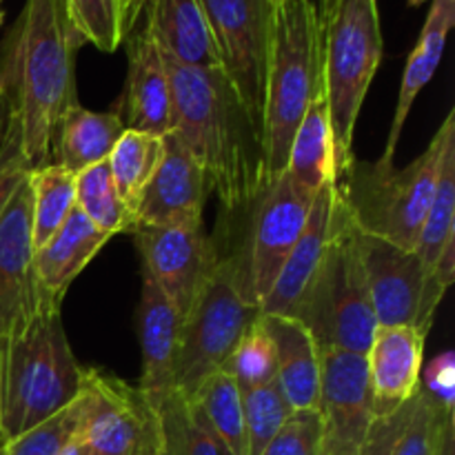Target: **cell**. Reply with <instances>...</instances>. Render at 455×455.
Here are the masks:
<instances>
[{
  "label": "cell",
  "instance_id": "22",
  "mask_svg": "<svg viewBox=\"0 0 455 455\" xmlns=\"http://www.w3.org/2000/svg\"><path fill=\"white\" fill-rule=\"evenodd\" d=\"M453 20L455 0H434V7H431L429 16H427L418 44L413 47L407 67H404L398 102H395V114L394 120H391L389 136H387L385 154L380 156V160H376L380 167H394V156L395 149H398L400 136H403L404 123H407L409 114H411L416 98L429 84L440 60H443L444 44H447V36L451 31Z\"/></svg>",
  "mask_w": 455,
  "mask_h": 455
},
{
  "label": "cell",
  "instance_id": "16",
  "mask_svg": "<svg viewBox=\"0 0 455 455\" xmlns=\"http://www.w3.org/2000/svg\"><path fill=\"white\" fill-rule=\"evenodd\" d=\"M207 194L203 167L173 133H167L163 163L138 200L136 227L203 225Z\"/></svg>",
  "mask_w": 455,
  "mask_h": 455
},
{
  "label": "cell",
  "instance_id": "15",
  "mask_svg": "<svg viewBox=\"0 0 455 455\" xmlns=\"http://www.w3.org/2000/svg\"><path fill=\"white\" fill-rule=\"evenodd\" d=\"M44 300L56 298L44 293L36 280L27 178L0 218V340L20 327Z\"/></svg>",
  "mask_w": 455,
  "mask_h": 455
},
{
  "label": "cell",
  "instance_id": "49",
  "mask_svg": "<svg viewBox=\"0 0 455 455\" xmlns=\"http://www.w3.org/2000/svg\"><path fill=\"white\" fill-rule=\"evenodd\" d=\"M318 3H323V4H324V3H329V0H318Z\"/></svg>",
  "mask_w": 455,
  "mask_h": 455
},
{
  "label": "cell",
  "instance_id": "34",
  "mask_svg": "<svg viewBox=\"0 0 455 455\" xmlns=\"http://www.w3.org/2000/svg\"><path fill=\"white\" fill-rule=\"evenodd\" d=\"M227 373L235 380L240 391H251L262 385H269L278 376V363H275V347L271 336L267 333L262 318H258L251 327L244 331L240 342L235 345L234 354L225 363Z\"/></svg>",
  "mask_w": 455,
  "mask_h": 455
},
{
  "label": "cell",
  "instance_id": "31",
  "mask_svg": "<svg viewBox=\"0 0 455 455\" xmlns=\"http://www.w3.org/2000/svg\"><path fill=\"white\" fill-rule=\"evenodd\" d=\"M76 207L107 235L132 234L138 225L136 213L123 203L116 189L107 160L76 173Z\"/></svg>",
  "mask_w": 455,
  "mask_h": 455
},
{
  "label": "cell",
  "instance_id": "8",
  "mask_svg": "<svg viewBox=\"0 0 455 455\" xmlns=\"http://www.w3.org/2000/svg\"><path fill=\"white\" fill-rule=\"evenodd\" d=\"M260 307L249 298L235 258L220 256L194 307L182 320L173 367V391L189 398L200 382L220 371Z\"/></svg>",
  "mask_w": 455,
  "mask_h": 455
},
{
  "label": "cell",
  "instance_id": "48",
  "mask_svg": "<svg viewBox=\"0 0 455 455\" xmlns=\"http://www.w3.org/2000/svg\"><path fill=\"white\" fill-rule=\"evenodd\" d=\"M0 25H3V0H0Z\"/></svg>",
  "mask_w": 455,
  "mask_h": 455
},
{
  "label": "cell",
  "instance_id": "2",
  "mask_svg": "<svg viewBox=\"0 0 455 455\" xmlns=\"http://www.w3.org/2000/svg\"><path fill=\"white\" fill-rule=\"evenodd\" d=\"M163 60L173 93L172 133L203 167L225 216H243L269 187L260 132L222 71Z\"/></svg>",
  "mask_w": 455,
  "mask_h": 455
},
{
  "label": "cell",
  "instance_id": "26",
  "mask_svg": "<svg viewBox=\"0 0 455 455\" xmlns=\"http://www.w3.org/2000/svg\"><path fill=\"white\" fill-rule=\"evenodd\" d=\"M293 182L318 194L327 182H338L336 142L329 123L324 93L311 100L293 133L284 172Z\"/></svg>",
  "mask_w": 455,
  "mask_h": 455
},
{
  "label": "cell",
  "instance_id": "9",
  "mask_svg": "<svg viewBox=\"0 0 455 455\" xmlns=\"http://www.w3.org/2000/svg\"><path fill=\"white\" fill-rule=\"evenodd\" d=\"M80 440L89 455H160L163 429L158 407L138 387L84 369Z\"/></svg>",
  "mask_w": 455,
  "mask_h": 455
},
{
  "label": "cell",
  "instance_id": "43",
  "mask_svg": "<svg viewBox=\"0 0 455 455\" xmlns=\"http://www.w3.org/2000/svg\"><path fill=\"white\" fill-rule=\"evenodd\" d=\"M147 0H120V18H123V34L127 38L129 34H133L136 29V22L140 12L145 9Z\"/></svg>",
  "mask_w": 455,
  "mask_h": 455
},
{
  "label": "cell",
  "instance_id": "4",
  "mask_svg": "<svg viewBox=\"0 0 455 455\" xmlns=\"http://www.w3.org/2000/svg\"><path fill=\"white\" fill-rule=\"evenodd\" d=\"M323 92V3L275 0L262 102L267 185L287 167L293 133Z\"/></svg>",
  "mask_w": 455,
  "mask_h": 455
},
{
  "label": "cell",
  "instance_id": "12",
  "mask_svg": "<svg viewBox=\"0 0 455 455\" xmlns=\"http://www.w3.org/2000/svg\"><path fill=\"white\" fill-rule=\"evenodd\" d=\"M314 200V191L305 189L283 173L258 196L247 212V249L243 258H235V262L240 267L244 289L258 307L271 291L289 253L296 247Z\"/></svg>",
  "mask_w": 455,
  "mask_h": 455
},
{
  "label": "cell",
  "instance_id": "40",
  "mask_svg": "<svg viewBox=\"0 0 455 455\" xmlns=\"http://www.w3.org/2000/svg\"><path fill=\"white\" fill-rule=\"evenodd\" d=\"M418 395V394H416ZM416 395L409 403L395 411L385 413V416H376L371 429H369L367 440H364L363 449L358 455H394L395 447H398L400 438H403L404 429L409 425L413 407H416Z\"/></svg>",
  "mask_w": 455,
  "mask_h": 455
},
{
  "label": "cell",
  "instance_id": "19",
  "mask_svg": "<svg viewBox=\"0 0 455 455\" xmlns=\"http://www.w3.org/2000/svg\"><path fill=\"white\" fill-rule=\"evenodd\" d=\"M427 336L413 327H378L367 360L376 416L395 411L422 387Z\"/></svg>",
  "mask_w": 455,
  "mask_h": 455
},
{
  "label": "cell",
  "instance_id": "1",
  "mask_svg": "<svg viewBox=\"0 0 455 455\" xmlns=\"http://www.w3.org/2000/svg\"><path fill=\"white\" fill-rule=\"evenodd\" d=\"M84 38L65 0H25L0 58L12 120L31 169L53 163L58 124L76 98V53Z\"/></svg>",
  "mask_w": 455,
  "mask_h": 455
},
{
  "label": "cell",
  "instance_id": "28",
  "mask_svg": "<svg viewBox=\"0 0 455 455\" xmlns=\"http://www.w3.org/2000/svg\"><path fill=\"white\" fill-rule=\"evenodd\" d=\"M154 404L158 407L163 429L160 455H234L185 394L169 391Z\"/></svg>",
  "mask_w": 455,
  "mask_h": 455
},
{
  "label": "cell",
  "instance_id": "50",
  "mask_svg": "<svg viewBox=\"0 0 455 455\" xmlns=\"http://www.w3.org/2000/svg\"><path fill=\"white\" fill-rule=\"evenodd\" d=\"M0 455H4V447H3V449H0Z\"/></svg>",
  "mask_w": 455,
  "mask_h": 455
},
{
  "label": "cell",
  "instance_id": "6",
  "mask_svg": "<svg viewBox=\"0 0 455 455\" xmlns=\"http://www.w3.org/2000/svg\"><path fill=\"white\" fill-rule=\"evenodd\" d=\"M382 60L378 0L323 4V93L336 142L338 178L351 167L354 133L371 80Z\"/></svg>",
  "mask_w": 455,
  "mask_h": 455
},
{
  "label": "cell",
  "instance_id": "23",
  "mask_svg": "<svg viewBox=\"0 0 455 455\" xmlns=\"http://www.w3.org/2000/svg\"><path fill=\"white\" fill-rule=\"evenodd\" d=\"M109 238L111 235L96 229L76 207L65 225L34 251V271L40 289L56 300H62L71 283L100 253Z\"/></svg>",
  "mask_w": 455,
  "mask_h": 455
},
{
  "label": "cell",
  "instance_id": "41",
  "mask_svg": "<svg viewBox=\"0 0 455 455\" xmlns=\"http://www.w3.org/2000/svg\"><path fill=\"white\" fill-rule=\"evenodd\" d=\"M422 389L431 395L435 404L444 411H453L455 407V360L451 351L438 355L427 367L422 376Z\"/></svg>",
  "mask_w": 455,
  "mask_h": 455
},
{
  "label": "cell",
  "instance_id": "18",
  "mask_svg": "<svg viewBox=\"0 0 455 455\" xmlns=\"http://www.w3.org/2000/svg\"><path fill=\"white\" fill-rule=\"evenodd\" d=\"M129 36V69L118 116L124 129L163 138L173 129V93L167 67L145 27Z\"/></svg>",
  "mask_w": 455,
  "mask_h": 455
},
{
  "label": "cell",
  "instance_id": "46",
  "mask_svg": "<svg viewBox=\"0 0 455 455\" xmlns=\"http://www.w3.org/2000/svg\"><path fill=\"white\" fill-rule=\"evenodd\" d=\"M4 444H7V438H4L3 429H0V449H3V447H4Z\"/></svg>",
  "mask_w": 455,
  "mask_h": 455
},
{
  "label": "cell",
  "instance_id": "3",
  "mask_svg": "<svg viewBox=\"0 0 455 455\" xmlns=\"http://www.w3.org/2000/svg\"><path fill=\"white\" fill-rule=\"evenodd\" d=\"M60 300H44L0 340V429L12 440L74 403L83 373L67 340Z\"/></svg>",
  "mask_w": 455,
  "mask_h": 455
},
{
  "label": "cell",
  "instance_id": "35",
  "mask_svg": "<svg viewBox=\"0 0 455 455\" xmlns=\"http://www.w3.org/2000/svg\"><path fill=\"white\" fill-rule=\"evenodd\" d=\"M80 422H83V400L78 395L62 411L53 413L52 418L27 429L25 434L7 440L4 455H62L80 435Z\"/></svg>",
  "mask_w": 455,
  "mask_h": 455
},
{
  "label": "cell",
  "instance_id": "27",
  "mask_svg": "<svg viewBox=\"0 0 455 455\" xmlns=\"http://www.w3.org/2000/svg\"><path fill=\"white\" fill-rule=\"evenodd\" d=\"M451 243H455V124L444 138L434 198L416 244V253L427 275L435 278L438 258Z\"/></svg>",
  "mask_w": 455,
  "mask_h": 455
},
{
  "label": "cell",
  "instance_id": "21",
  "mask_svg": "<svg viewBox=\"0 0 455 455\" xmlns=\"http://www.w3.org/2000/svg\"><path fill=\"white\" fill-rule=\"evenodd\" d=\"M145 7V29L163 56L187 67L222 71L200 0H147Z\"/></svg>",
  "mask_w": 455,
  "mask_h": 455
},
{
  "label": "cell",
  "instance_id": "20",
  "mask_svg": "<svg viewBox=\"0 0 455 455\" xmlns=\"http://www.w3.org/2000/svg\"><path fill=\"white\" fill-rule=\"evenodd\" d=\"M182 318L156 280L142 269L138 331L142 349V376L138 389L156 403L173 391V367L180 345Z\"/></svg>",
  "mask_w": 455,
  "mask_h": 455
},
{
  "label": "cell",
  "instance_id": "7",
  "mask_svg": "<svg viewBox=\"0 0 455 455\" xmlns=\"http://www.w3.org/2000/svg\"><path fill=\"white\" fill-rule=\"evenodd\" d=\"M293 318L305 324L320 349L364 355L371 345L378 324L360 256V234L347 207Z\"/></svg>",
  "mask_w": 455,
  "mask_h": 455
},
{
  "label": "cell",
  "instance_id": "39",
  "mask_svg": "<svg viewBox=\"0 0 455 455\" xmlns=\"http://www.w3.org/2000/svg\"><path fill=\"white\" fill-rule=\"evenodd\" d=\"M31 167L27 163L20 147V133H18L16 123L9 118L7 136L0 145V218L7 212L9 203L16 196V191L25 185L29 178Z\"/></svg>",
  "mask_w": 455,
  "mask_h": 455
},
{
  "label": "cell",
  "instance_id": "25",
  "mask_svg": "<svg viewBox=\"0 0 455 455\" xmlns=\"http://www.w3.org/2000/svg\"><path fill=\"white\" fill-rule=\"evenodd\" d=\"M123 132L124 124L118 111H89L76 102L58 124L53 163L71 173L105 163Z\"/></svg>",
  "mask_w": 455,
  "mask_h": 455
},
{
  "label": "cell",
  "instance_id": "33",
  "mask_svg": "<svg viewBox=\"0 0 455 455\" xmlns=\"http://www.w3.org/2000/svg\"><path fill=\"white\" fill-rule=\"evenodd\" d=\"M243 411L247 455H262L293 409L280 389V382L271 380L258 389L243 391Z\"/></svg>",
  "mask_w": 455,
  "mask_h": 455
},
{
  "label": "cell",
  "instance_id": "29",
  "mask_svg": "<svg viewBox=\"0 0 455 455\" xmlns=\"http://www.w3.org/2000/svg\"><path fill=\"white\" fill-rule=\"evenodd\" d=\"M164 156V136L124 129L111 149L107 164L123 203L136 213L138 200L158 172Z\"/></svg>",
  "mask_w": 455,
  "mask_h": 455
},
{
  "label": "cell",
  "instance_id": "17",
  "mask_svg": "<svg viewBox=\"0 0 455 455\" xmlns=\"http://www.w3.org/2000/svg\"><path fill=\"white\" fill-rule=\"evenodd\" d=\"M342 212H345V207H342L338 182H327V185L320 187L314 204H311L305 229H302L296 247L289 253L274 287L262 300L260 314L293 318L302 293L309 287L311 278L318 271L329 243H331L333 234L340 225Z\"/></svg>",
  "mask_w": 455,
  "mask_h": 455
},
{
  "label": "cell",
  "instance_id": "37",
  "mask_svg": "<svg viewBox=\"0 0 455 455\" xmlns=\"http://www.w3.org/2000/svg\"><path fill=\"white\" fill-rule=\"evenodd\" d=\"M323 422L318 409H296L262 455H318Z\"/></svg>",
  "mask_w": 455,
  "mask_h": 455
},
{
  "label": "cell",
  "instance_id": "38",
  "mask_svg": "<svg viewBox=\"0 0 455 455\" xmlns=\"http://www.w3.org/2000/svg\"><path fill=\"white\" fill-rule=\"evenodd\" d=\"M444 413L449 411L440 409L420 387L416 395V407H413L407 429H404L394 455H434Z\"/></svg>",
  "mask_w": 455,
  "mask_h": 455
},
{
  "label": "cell",
  "instance_id": "32",
  "mask_svg": "<svg viewBox=\"0 0 455 455\" xmlns=\"http://www.w3.org/2000/svg\"><path fill=\"white\" fill-rule=\"evenodd\" d=\"M189 398L203 411L212 429L220 435L222 443L231 449V453L247 455L243 391L225 369L204 378Z\"/></svg>",
  "mask_w": 455,
  "mask_h": 455
},
{
  "label": "cell",
  "instance_id": "5",
  "mask_svg": "<svg viewBox=\"0 0 455 455\" xmlns=\"http://www.w3.org/2000/svg\"><path fill=\"white\" fill-rule=\"evenodd\" d=\"M453 124L455 109L443 120L429 147L404 169L354 160L338 178L340 198L360 234L416 251L434 198L444 138Z\"/></svg>",
  "mask_w": 455,
  "mask_h": 455
},
{
  "label": "cell",
  "instance_id": "36",
  "mask_svg": "<svg viewBox=\"0 0 455 455\" xmlns=\"http://www.w3.org/2000/svg\"><path fill=\"white\" fill-rule=\"evenodd\" d=\"M71 22L84 43L111 53L124 40L120 0H65Z\"/></svg>",
  "mask_w": 455,
  "mask_h": 455
},
{
  "label": "cell",
  "instance_id": "47",
  "mask_svg": "<svg viewBox=\"0 0 455 455\" xmlns=\"http://www.w3.org/2000/svg\"><path fill=\"white\" fill-rule=\"evenodd\" d=\"M427 3V0H409V4H413V7H418V4Z\"/></svg>",
  "mask_w": 455,
  "mask_h": 455
},
{
  "label": "cell",
  "instance_id": "44",
  "mask_svg": "<svg viewBox=\"0 0 455 455\" xmlns=\"http://www.w3.org/2000/svg\"><path fill=\"white\" fill-rule=\"evenodd\" d=\"M9 118H12V109H9V98L7 89H4L3 78H0V145H3L4 136L9 129Z\"/></svg>",
  "mask_w": 455,
  "mask_h": 455
},
{
  "label": "cell",
  "instance_id": "14",
  "mask_svg": "<svg viewBox=\"0 0 455 455\" xmlns=\"http://www.w3.org/2000/svg\"><path fill=\"white\" fill-rule=\"evenodd\" d=\"M132 235L140 251L142 269L185 320L220 260L213 240L204 235L203 225L136 227Z\"/></svg>",
  "mask_w": 455,
  "mask_h": 455
},
{
  "label": "cell",
  "instance_id": "10",
  "mask_svg": "<svg viewBox=\"0 0 455 455\" xmlns=\"http://www.w3.org/2000/svg\"><path fill=\"white\" fill-rule=\"evenodd\" d=\"M220 67L262 136V102L275 0H200Z\"/></svg>",
  "mask_w": 455,
  "mask_h": 455
},
{
  "label": "cell",
  "instance_id": "30",
  "mask_svg": "<svg viewBox=\"0 0 455 455\" xmlns=\"http://www.w3.org/2000/svg\"><path fill=\"white\" fill-rule=\"evenodd\" d=\"M31 243L43 247L76 209V173L62 164L49 163L29 173Z\"/></svg>",
  "mask_w": 455,
  "mask_h": 455
},
{
  "label": "cell",
  "instance_id": "45",
  "mask_svg": "<svg viewBox=\"0 0 455 455\" xmlns=\"http://www.w3.org/2000/svg\"><path fill=\"white\" fill-rule=\"evenodd\" d=\"M62 455H89V449L84 447V443L80 440V435H78V438H76L74 443H71L69 447L65 449V453H62Z\"/></svg>",
  "mask_w": 455,
  "mask_h": 455
},
{
  "label": "cell",
  "instance_id": "13",
  "mask_svg": "<svg viewBox=\"0 0 455 455\" xmlns=\"http://www.w3.org/2000/svg\"><path fill=\"white\" fill-rule=\"evenodd\" d=\"M323 422L318 455H358L376 420L364 355L342 349H320Z\"/></svg>",
  "mask_w": 455,
  "mask_h": 455
},
{
  "label": "cell",
  "instance_id": "24",
  "mask_svg": "<svg viewBox=\"0 0 455 455\" xmlns=\"http://www.w3.org/2000/svg\"><path fill=\"white\" fill-rule=\"evenodd\" d=\"M260 318L275 347V380L291 409H318L320 347L296 318L269 314H260Z\"/></svg>",
  "mask_w": 455,
  "mask_h": 455
},
{
  "label": "cell",
  "instance_id": "11",
  "mask_svg": "<svg viewBox=\"0 0 455 455\" xmlns=\"http://www.w3.org/2000/svg\"><path fill=\"white\" fill-rule=\"evenodd\" d=\"M360 256L378 327H413L427 336L447 287L427 275L416 251L382 238L360 234Z\"/></svg>",
  "mask_w": 455,
  "mask_h": 455
},
{
  "label": "cell",
  "instance_id": "42",
  "mask_svg": "<svg viewBox=\"0 0 455 455\" xmlns=\"http://www.w3.org/2000/svg\"><path fill=\"white\" fill-rule=\"evenodd\" d=\"M434 455H455V416L453 411L444 413L440 422L438 443H435Z\"/></svg>",
  "mask_w": 455,
  "mask_h": 455
}]
</instances>
